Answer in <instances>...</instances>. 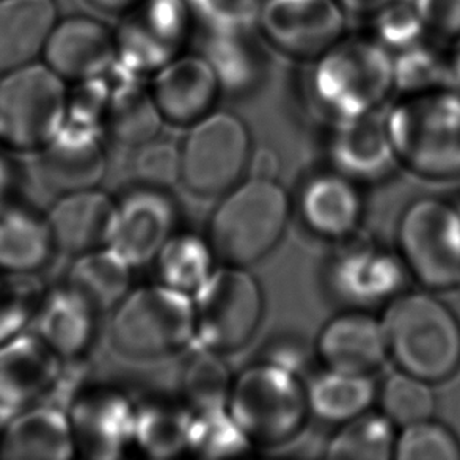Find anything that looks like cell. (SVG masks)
<instances>
[{"instance_id": "cell-1", "label": "cell", "mask_w": 460, "mask_h": 460, "mask_svg": "<svg viewBox=\"0 0 460 460\" xmlns=\"http://www.w3.org/2000/svg\"><path fill=\"white\" fill-rule=\"evenodd\" d=\"M388 355L399 371L432 385L460 371V321L436 293H401L382 314Z\"/></svg>"}, {"instance_id": "cell-2", "label": "cell", "mask_w": 460, "mask_h": 460, "mask_svg": "<svg viewBox=\"0 0 460 460\" xmlns=\"http://www.w3.org/2000/svg\"><path fill=\"white\" fill-rule=\"evenodd\" d=\"M289 216L291 201L277 181L245 178L218 199L206 239L222 266L247 269L277 249Z\"/></svg>"}, {"instance_id": "cell-3", "label": "cell", "mask_w": 460, "mask_h": 460, "mask_svg": "<svg viewBox=\"0 0 460 460\" xmlns=\"http://www.w3.org/2000/svg\"><path fill=\"white\" fill-rule=\"evenodd\" d=\"M399 167L423 180L460 178V94L448 88L402 94L386 113Z\"/></svg>"}, {"instance_id": "cell-4", "label": "cell", "mask_w": 460, "mask_h": 460, "mask_svg": "<svg viewBox=\"0 0 460 460\" xmlns=\"http://www.w3.org/2000/svg\"><path fill=\"white\" fill-rule=\"evenodd\" d=\"M226 411L252 447L262 449L296 442L311 417L299 373L270 360L258 361L233 379Z\"/></svg>"}, {"instance_id": "cell-5", "label": "cell", "mask_w": 460, "mask_h": 460, "mask_svg": "<svg viewBox=\"0 0 460 460\" xmlns=\"http://www.w3.org/2000/svg\"><path fill=\"white\" fill-rule=\"evenodd\" d=\"M313 94L335 123L379 112L394 92V58L376 38H341L316 58Z\"/></svg>"}, {"instance_id": "cell-6", "label": "cell", "mask_w": 460, "mask_h": 460, "mask_svg": "<svg viewBox=\"0 0 460 460\" xmlns=\"http://www.w3.org/2000/svg\"><path fill=\"white\" fill-rule=\"evenodd\" d=\"M109 338L128 360L151 363L182 354L195 342L192 297L161 283L132 289L113 310Z\"/></svg>"}, {"instance_id": "cell-7", "label": "cell", "mask_w": 460, "mask_h": 460, "mask_svg": "<svg viewBox=\"0 0 460 460\" xmlns=\"http://www.w3.org/2000/svg\"><path fill=\"white\" fill-rule=\"evenodd\" d=\"M66 81L46 63L0 75V145L38 153L62 131L68 112Z\"/></svg>"}, {"instance_id": "cell-8", "label": "cell", "mask_w": 460, "mask_h": 460, "mask_svg": "<svg viewBox=\"0 0 460 460\" xmlns=\"http://www.w3.org/2000/svg\"><path fill=\"white\" fill-rule=\"evenodd\" d=\"M195 342L220 355L249 346L261 327L266 302L247 269L222 266L192 296Z\"/></svg>"}, {"instance_id": "cell-9", "label": "cell", "mask_w": 460, "mask_h": 460, "mask_svg": "<svg viewBox=\"0 0 460 460\" xmlns=\"http://www.w3.org/2000/svg\"><path fill=\"white\" fill-rule=\"evenodd\" d=\"M398 253L409 275L432 293L460 288V211L447 199L421 197L398 222Z\"/></svg>"}, {"instance_id": "cell-10", "label": "cell", "mask_w": 460, "mask_h": 460, "mask_svg": "<svg viewBox=\"0 0 460 460\" xmlns=\"http://www.w3.org/2000/svg\"><path fill=\"white\" fill-rule=\"evenodd\" d=\"M253 144L234 113L212 112L190 126L180 146V184L199 199H220L247 178Z\"/></svg>"}, {"instance_id": "cell-11", "label": "cell", "mask_w": 460, "mask_h": 460, "mask_svg": "<svg viewBox=\"0 0 460 460\" xmlns=\"http://www.w3.org/2000/svg\"><path fill=\"white\" fill-rule=\"evenodd\" d=\"M115 31L119 60L138 75H153L182 54L193 19L186 0H140Z\"/></svg>"}, {"instance_id": "cell-12", "label": "cell", "mask_w": 460, "mask_h": 460, "mask_svg": "<svg viewBox=\"0 0 460 460\" xmlns=\"http://www.w3.org/2000/svg\"><path fill=\"white\" fill-rule=\"evenodd\" d=\"M355 236L341 241V250L330 262V289L350 308L386 306L404 293L409 270L398 252Z\"/></svg>"}, {"instance_id": "cell-13", "label": "cell", "mask_w": 460, "mask_h": 460, "mask_svg": "<svg viewBox=\"0 0 460 460\" xmlns=\"http://www.w3.org/2000/svg\"><path fill=\"white\" fill-rule=\"evenodd\" d=\"M65 411L75 455L92 460L119 459L134 445L137 405L119 390L81 386Z\"/></svg>"}, {"instance_id": "cell-14", "label": "cell", "mask_w": 460, "mask_h": 460, "mask_svg": "<svg viewBox=\"0 0 460 460\" xmlns=\"http://www.w3.org/2000/svg\"><path fill=\"white\" fill-rule=\"evenodd\" d=\"M346 27L336 0H262L258 29L269 43L297 58H317Z\"/></svg>"}, {"instance_id": "cell-15", "label": "cell", "mask_w": 460, "mask_h": 460, "mask_svg": "<svg viewBox=\"0 0 460 460\" xmlns=\"http://www.w3.org/2000/svg\"><path fill=\"white\" fill-rule=\"evenodd\" d=\"M174 226L176 208L165 190L140 186L117 199L107 247L140 268L155 261Z\"/></svg>"}, {"instance_id": "cell-16", "label": "cell", "mask_w": 460, "mask_h": 460, "mask_svg": "<svg viewBox=\"0 0 460 460\" xmlns=\"http://www.w3.org/2000/svg\"><path fill=\"white\" fill-rule=\"evenodd\" d=\"M66 363L33 332L0 346V411L12 417L56 394Z\"/></svg>"}, {"instance_id": "cell-17", "label": "cell", "mask_w": 460, "mask_h": 460, "mask_svg": "<svg viewBox=\"0 0 460 460\" xmlns=\"http://www.w3.org/2000/svg\"><path fill=\"white\" fill-rule=\"evenodd\" d=\"M314 350L325 369L338 373L374 376L390 358L382 319L357 308L327 321Z\"/></svg>"}, {"instance_id": "cell-18", "label": "cell", "mask_w": 460, "mask_h": 460, "mask_svg": "<svg viewBox=\"0 0 460 460\" xmlns=\"http://www.w3.org/2000/svg\"><path fill=\"white\" fill-rule=\"evenodd\" d=\"M37 155V173L57 197L100 187L107 172L101 132L65 123Z\"/></svg>"}, {"instance_id": "cell-19", "label": "cell", "mask_w": 460, "mask_h": 460, "mask_svg": "<svg viewBox=\"0 0 460 460\" xmlns=\"http://www.w3.org/2000/svg\"><path fill=\"white\" fill-rule=\"evenodd\" d=\"M220 92L217 75L201 54H181L153 75L150 87L164 123L180 128H190L214 112Z\"/></svg>"}, {"instance_id": "cell-20", "label": "cell", "mask_w": 460, "mask_h": 460, "mask_svg": "<svg viewBox=\"0 0 460 460\" xmlns=\"http://www.w3.org/2000/svg\"><path fill=\"white\" fill-rule=\"evenodd\" d=\"M117 58L115 31L85 14L58 21L43 50V62L75 84L106 75Z\"/></svg>"}, {"instance_id": "cell-21", "label": "cell", "mask_w": 460, "mask_h": 460, "mask_svg": "<svg viewBox=\"0 0 460 460\" xmlns=\"http://www.w3.org/2000/svg\"><path fill=\"white\" fill-rule=\"evenodd\" d=\"M329 157L335 172L357 184L380 182L399 167L385 115L379 112L335 123Z\"/></svg>"}, {"instance_id": "cell-22", "label": "cell", "mask_w": 460, "mask_h": 460, "mask_svg": "<svg viewBox=\"0 0 460 460\" xmlns=\"http://www.w3.org/2000/svg\"><path fill=\"white\" fill-rule=\"evenodd\" d=\"M115 203L100 187L57 197L46 214L56 252L77 258L107 247Z\"/></svg>"}, {"instance_id": "cell-23", "label": "cell", "mask_w": 460, "mask_h": 460, "mask_svg": "<svg viewBox=\"0 0 460 460\" xmlns=\"http://www.w3.org/2000/svg\"><path fill=\"white\" fill-rule=\"evenodd\" d=\"M104 77L112 93L102 121V136L119 146L136 150L155 140L164 119L150 90L142 85V75L117 58Z\"/></svg>"}, {"instance_id": "cell-24", "label": "cell", "mask_w": 460, "mask_h": 460, "mask_svg": "<svg viewBox=\"0 0 460 460\" xmlns=\"http://www.w3.org/2000/svg\"><path fill=\"white\" fill-rule=\"evenodd\" d=\"M299 211L306 230L314 236L341 243L357 234L365 209L357 182L333 170L306 181Z\"/></svg>"}, {"instance_id": "cell-25", "label": "cell", "mask_w": 460, "mask_h": 460, "mask_svg": "<svg viewBox=\"0 0 460 460\" xmlns=\"http://www.w3.org/2000/svg\"><path fill=\"white\" fill-rule=\"evenodd\" d=\"M100 317L87 300L60 283L46 288L31 327L63 361H81L93 346Z\"/></svg>"}, {"instance_id": "cell-26", "label": "cell", "mask_w": 460, "mask_h": 460, "mask_svg": "<svg viewBox=\"0 0 460 460\" xmlns=\"http://www.w3.org/2000/svg\"><path fill=\"white\" fill-rule=\"evenodd\" d=\"M75 456L66 411L37 404L6 420L0 434V459L68 460Z\"/></svg>"}, {"instance_id": "cell-27", "label": "cell", "mask_w": 460, "mask_h": 460, "mask_svg": "<svg viewBox=\"0 0 460 460\" xmlns=\"http://www.w3.org/2000/svg\"><path fill=\"white\" fill-rule=\"evenodd\" d=\"M57 22L56 0H0V75L37 62Z\"/></svg>"}, {"instance_id": "cell-28", "label": "cell", "mask_w": 460, "mask_h": 460, "mask_svg": "<svg viewBox=\"0 0 460 460\" xmlns=\"http://www.w3.org/2000/svg\"><path fill=\"white\" fill-rule=\"evenodd\" d=\"M54 252L46 216L18 197L0 203V272L37 274Z\"/></svg>"}, {"instance_id": "cell-29", "label": "cell", "mask_w": 460, "mask_h": 460, "mask_svg": "<svg viewBox=\"0 0 460 460\" xmlns=\"http://www.w3.org/2000/svg\"><path fill=\"white\" fill-rule=\"evenodd\" d=\"M255 31L203 33L201 56L217 75L222 92L241 94L253 90L266 73V52Z\"/></svg>"}, {"instance_id": "cell-30", "label": "cell", "mask_w": 460, "mask_h": 460, "mask_svg": "<svg viewBox=\"0 0 460 460\" xmlns=\"http://www.w3.org/2000/svg\"><path fill=\"white\" fill-rule=\"evenodd\" d=\"M73 260L63 283L100 314L115 310L131 293L134 268L112 249L104 247Z\"/></svg>"}, {"instance_id": "cell-31", "label": "cell", "mask_w": 460, "mask_h": 460, "mask_svg": "<svg viewBox=\"0 0 460 460\" xmlns=\"http://www.w3.org/2000/svg\"><path fill=\"white\" fill-rule=\"evenodd\" d=\"M311 417L323 423H348L371 411L379 396L374 376L323 369L306 384Z\"/></svg>"}, {"instance_id": "cell-32", "label": "cell", "mask_w": 460, "mask_h": 460, "mask_svg": "<svg viewBox=\"0 0 460 460\" xmlns=\"http://www.w3.org/2000/svg\"><path fill=\"white\" fill-rule=\"evenodd\" d=\"M193 411L184 402L155 399L137 405L134 445L153 459H172L189 451Z\"/></svg>"}, {"instance_id": "cell-33", "label": "cell", "mask_w": 460, "mask_h": 460, "mask_svg": "<svg viewBox=\"0 0 460 460\" xmlns=\"http://www.w3.org/2000/svg\"><path fill=\"white\" fill-rule=\"evenodd\" d=\"M216 261L206 237L174 233L153 262L161 285L192 297L211 277Z\"/></svg>"}, {"instance_id": "cell-34", "label": "cell", "mask_w": 460, "mask_h": 460, "mask_svg": "<svg viewBox=\"0 0 460 460\" xmlns=\"http://www.w3.org/2000/svg\"><path fill=\"white\" fill-rule=\"evenodd\" d=\"M396 429L382 411H367L340 426L325 447V456L338 460L394 459Z\"/></svg>"}, {"instance_id": "cell-35", "label": "cell", "mask_w": 460, "mask_h": 460, "mask_svg": "<svg viewBox=\"0 0 460 460\" xmlns=\"http://www.w3.org/2000/svg\"><path fill=\"white\" fill-rule=\"evenodd\" d=\"M231 385L233 379L224 355L208 349H197L181 371L182 402L193 413L226 409Z\"/></svg>"}, {"instance_id": "cell-36", "label": "cell", "mask_w": 460, "mask_h": 460, "mask_svg": "<svg viewBox=\"0 0 460 460\" xmlns=\"http://www.w3.org/2000/svg\"><path fill=\"white\" fill-rule=\"evenodd\" d=\"M394 58V90L423 93L448 85V43L434 37L401 50Z\"/></svg>"}, {"instance_id": "cell-37", "label": "cell", "mask_w": 460, "mask_h": 460, "mask_svg": "<svg viewBox=\"0 0 460 460\" xmlns=\"http://www.w3.org/2000/svg\"><path fill=\"white\" fill-rule=\"evenodd\" d=\"M380 411L396 428H405L434 418L437 409L432 384L417 376L398 371L392 374L379 388Z\"/></svg>"}, {"instance_id": "cell-38", "label": "cell", "mask_w": 460, "mask_h": 460, "mask_svg": "<svg viewBox=\"0 0 460 460\" xmlns=\"http://www.w3.org/2000/svg\"><path fill=\"white\" fill-rule=\"evenodd\" d=\"M44 293L37 274L0 272V346L31 327Z\"/></svg>"}, {"instance_id": "cell-39", "label": "cell", "mask_w": 460, "mask_h": 460, "mask_svg": "<svg viewBox=\"0 0 460 460\" xmlns=\"http://www.w3.org/2000/svg\"><path fill=\"white\" fill-rule=\"evenodd\" d=\"M253 448L226 409L193 413L189 451L203 459H222Z\"/></svg>"}, {"instance_id": "cell-40", "label": "cell", "mask_w": 460, "mask_h": 460, "mask_svg": "<svg viewBox=\"0 0 460 460\" xmlns=\"http://www.w3.org/2000/svg\"><path fill=\"white\" fill-rule=\"evenodd\" d=\"M394 459L460 460V440L447 424L429 418L401 428Z\"/></svg>"}, {"instance_id": "cell-41", "label": "cell", "mask_w": 460, "mask_h": 460, "mask_svg": "<svg viewBox=\"0 0 460 460\" xmlns=\"http://www.w3.org/2000/svg\"><path fill=\"white\" fill-rule=\"evenodd\" d=\"M371 21L373 37L393 56L429 37L415 0H392Z\"/></svg>"}, {"instance_id": "cell-42", "label": "cell", "mask_w": 460, "mask_h": 460, "mask_svg": "<svg viewBox=\"0 0 460 460\" xmlns=\"http://www.w3.org/2000/svg\"><path fill=\"white\" fill-rule=\"evenodd\" d=\"M193 22L203 33H231L258 29L262 0H186Z\"/></svg>"}, {"instance_id": "cell-43", "label": "cell", "mask_w": 460, "mask_h": 460, "mask_svg": "<svg viewBox=\"0 0 460 460\" xmlns=\"http://www.w3.org/2000/svg\"><path fill=\"white\" fill-rule=\"evenodd\" d=\"M111 93V85L104 75L77 82L75 90L68 94L66 123L101 132Z\"/></svg>"}, {"instance_id": "cell-44", "label": "cell", "mask_w": 460, "mask_h": 460, "mask_svg": "<svg viewBox=\"0 0 460 460\" xmlns=\"http://www.w3.org/2000/svg\"><path fill=\"white\" fill-rule=\"evenodd\" d=\"M136 173L142 186L165 190L180 184V146L153 140L138 148Z\"/></svg>"}, {"instance_id": "cell-45", "label": "cell", "mask_w": 460, "mask_h": 460, "mask_svg": "<svg viewBox=\"0 0 460 460\" xmlns=\"http://www.w3.org/2000/svg\"><path fill=\"white\" fill-rule=\"evenodd\" d=\"M426 31L443 43L460 38V0H415Z\"/></svg>"}, {"instance_id": "cell-46", "label": "cell", "mask_w": 460, "mask_h": 460, "mask_svg": "<svg viewBox=\"0 0 460 460\" xmlns=\"http://www.w3.org/2000/svg\"><path fill=\"white\" fill-rule=\"evenodd\" d=\"M19 184V168L13 159V151L0 145V203L16 197Z\"/></svg>"}, {"instance_id": "cell-47", "label": "cell", "mask_w": 460, "mask_h": 460, "mask_svg": "<svg viewBox=\"0 0 460 460\" xmlns=\"http://www.w3.org/2000/svg\"><path fill=\"white\" fill-rule=\"evenodd\" d=\"M279 170H280V164H279V157L274 151L253 148V153L250 157L249 170H247V178L277 181Z\"/></svg>"}, {"instance_id": "cell-48", "label": "cell", "mask_w": 460, "mask_h": 460, "mask_svg": "<svg viewBox=\"0 0 460 460\" xmlns=\"http://www.w3.org/2000/svg\"><path fill=\"white\" fill-rule=\"evenodd\" d=\"M341 5L344 13H350L355 16H367L373 18L376 13L382 10L392 0H336Z\"/></svg>"}, {"instance_id": "cell-49", "label": "cell", "mask_w": 460, "mask_h": 460, "mask_svg": "<svg viewBox=\"0 0 460 460\" xmlns=\"http://www.w3.org/2000/svg\"><path fill=\"white\" fill-rule=\"evenodd\" d=\"M448 90L460 94V38L448 43Z\"/></svg>"}, {"instance_id": "cell-50", "label": "cell", "mask_w": 460, "mask_h": 460, "mask_svg": "<svg viewBox=\"0 0 460 460\" xmlns=\"http://www.w3.org/2000/svg\"><path fill=\"white\" fill-rule=\"evenodd\" d=\"M92 5L107 13H125L140 0H88Z\"/></svg>"}]
</instances>
